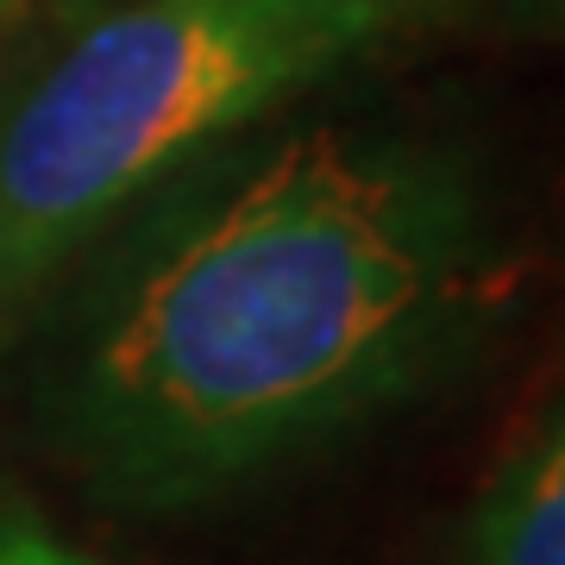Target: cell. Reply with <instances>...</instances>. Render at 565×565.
<instances>
[{
  "label": "cell",
  "instance_id": "obj_3",
  "mask_svg": "<svg viewBox=\"0 0 565 565\" xmlns=\"http://www.w3.org/2000/svg\"><path fill=\"white\" fill-rule=\"evenodd\" d=\"M478 565H565V396L478 509Z\"/></svg>",
  "mask_w": 565,
  "mask_h": 565
},
{
  "label": "cell",
  "instance_id": "obj_5",
  "mask_svg": "<svg viewBox=\"0 0 565 565\" xmlns=\"http://www.w3.org/2000/svg\"><path fill=\"white\" fill-rule=\"evenodd\" d=\"M522 7H553V13H559V7H565V0H522Z\"/></svg>",
  "mask_w": 565,
  "mask_h": 565
},
{
  "label": "cell",
  "instance_id": "obj_1",
  "mask_svg": "<svg viewBox=\"0 0 565 565\" xmlns=\"http://www.w3.org/2000/svg\"><path fill=\"white\" fill-rule=\"evenodd\" d=\"M484 282L459 163L321 126L126 277L63 384V440L107 497L202 503L422 384Z\"/></svg>",
  "mask_w": 565,
  "mask_h": 565
},
{
  "label": "cell",
  "instance_id": "obj_2",
  "mask_svg": "<svg viewBox=\"0 0 565 565\" xmlns=\"http://www.w3.org/2000/svg\"><path fill=\"white\" fill-rule=\"evenodd\" d=\"M408 0H126L0 126V296L32 289L202 145L277 114Z\"/></svg>",
  "mask_w": 565,
  "mask_h": 565
},
{
  "label": "cell",
  "instance_id": "obj_4",
  "mask_svg": "<svg viewBox=\"0 0 565 565\" xmlns=\"http://www.w3.org/2000/svg\"><path fill=\"white\" fill-rule=\"evenodd\" d=\"M0 565H102L63 546L57 534H44L39 522H20V515H0Z\"/></svg>",
  "mask_w": 565,
  "mask_h": 565
}]
</instances>
